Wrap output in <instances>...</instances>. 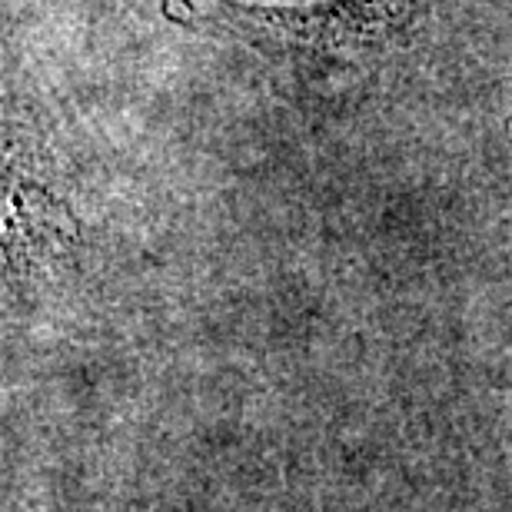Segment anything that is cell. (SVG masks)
Returning a JSON list of instances; mask_svg holds the SVG:
<instances>
[{
	"instance_id": "obj_1",
	"label": "cell",
	"mask_w": 512,
	"mask_h": 512,
	"mask_svg": "<svg viewBox=\"0 0 512 512\" xmlns=\"http://www.w3.org/2000/svg\"><path fill=\"white\" fill-rule=\"evenodd\" d=\"M183 30L233 44L306 87H350L380 77L419 47L433 0H160Z\"/></svg>"
}]
</instances>
